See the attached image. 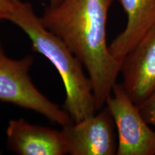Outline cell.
I'll return each mask as SVG.
<instances>
[{
  "mask_svg": "<svg viewBox=\"0 0 155 155\" xmlns=\"http://www.w3.org/2000/svg\"><path fill=\"white\" fill-rule=\"evenodd\" d=\"M105 106L111 114L117 132L116 155H155V131L121 83L114 85Z\"/></svg>",
  "mask_w": 155,
  "mask_h": 155,
  "instance_id": "277c9868",
  "label": "cell"
},
{
  "mask_svg": "<svg viewBox=\"0 0 155 155\" xmlns=\"http://www.w3.org/2000/svg\"><path fill=\"white\" fill-rule=\"evenodd\" d=\"M14 1H15V2H18V1H19V0H14Z\"/></svg>",
  "mask_w": 155,
  "mask_h": 155,
  "instance_id": "7c38bea8",
  "label": "cell"
},
{
  "mask_svg": "<svg viewBox=\"0 0 155 155\" xmlns=\"http://www.w3.org/2000/svg\"><path fill=\"white\" fill-rule=\"evenodd\" d=\"M127 17L126 27L109 45L112 55L124 58L155 26V0H118Z\"/></svg>",
  "mask_w": 155,
  "mask_h": 155,
  "instance_id": "ba28073f",
  "label": "cell"
},
{
  "mask_svg": "<svg viewBox=\"0 0 155 155\" xmlns=\"http://www.w3.org/2000/svg\"><path fill=\"white\" fill-rule=\"evenodd\" d=\"M6 134L7 147L17 154H68L63 130L32 124L20 118L9 121Z\"/></svg>",
  "mask_w": 155,
  "mask_h": 155,
  "instance_id": "52a82bcc",
  "label": "cell"
},
{
  "mask_svg": "<svg viewBox=\"0 0 155 155\" xmlns=\"http://www.w3.org/2000/svg\"><path fill=\"white\" fill-rule=\"evenodd\" d=\"M143 118L155 127V92L139 107Z\"/></svg>",
  "mask_w": 155,
  "mask_h": 155,
  "instance_id": "9c48e42d",
  "label": "cell"
},
{
  "mask_svg": "<svg viewBox=\"0 0 155 155\" xmlns=\"http://www.w3.org/2000/svg\"><path fill=\"white\" fill-rule=\"evenodd\" d=\"M120 73L121 84L138 107L155 92V26L125 56Z\"/></svg>",
  "mask_w": 155,
  "mask_h": 155,
  "instance_id": "8992f818",
  "label": "cell"
},
{
  "mask_svg": "<svg viewBox=\"0 0 155 155\" xmlns=\"http://www.w3.org/2000/svg\"><path fill=\"white\" fill-rule=\"evenodd\" d=\"M30 39L32 50L41 54L57 70L64 85L63 108L73 122L98 111L91 83L77 56L58 37L48 30L31 4L20 0L8 19Z\"/></svg>",
  "mask_w": 155,
  "mask_h": 155,
  "instance_id": "7a4b0ae2",
  "label": "cell"
},
{
  "mask_svg": "<svg viewBox=\"0 0 155 155\" xmlns=\"http://www.w3.org/2000/svg\"><path fill=\"white\" fill-rule=\"evenodd\" d=\"M114 0H62L40 16L45 27L58 37L83 63L91 83L96 108L105 106L123 61L114 58L106 40V25Z\"/></svg>",
  "mask_w": 155,
  "mask_h": 155,
  "instance_id": "6da1fadb",
  "label": "cell"
},
{
  "mask_svg": "<svg viewBox=\"0 0 155 155\" xmlns=\"http://www.w3.org/2000/svg\"><path fill=\"white\" fill-rule=\"evenodd\" d=\"M62 128L68 154H116L118 138L116 127L106 106L98 113Z\"/></svg>",
  "mask_w": 155,
  "mask_h": 155,
  "instance_id": "5b68a950",
  "label": "cell"
},
{
  "mask_svg": "<svg viewBox=\"0 0 155 155\" xmlns=\"http://www.w3.org/2000/svg\"><path fill=\"white\" fill-rule=\"evenodd\" d=\"M62 0H49V5L50 6H55L59 4Z\"/></svg>",
  "mask_w": 155,
  "mask_h": 155,
  "instance_id": "8fae6325",
  "label": "cell"
},
{
  "mask_svg": "<svg viewBox=\"0 0 155 155\" xmlns=\"http://www.w3.org/2000/svg\"><path fill=\"white\" fill-rule=\"evenodd\" d=\"M34 58H9L0 42V101L41 114L62 127L73 122L63 108L42 94L31 80L30 71Z\"/></svg>",
  "mask_w": 155,
  "mask_h": 155,
  "instance_id": "3957f363",
  "label": "cell"
},
{
  "mask_svg": "<svg viewBox=\"0 0 155 155\" xmlns=\"http://www.w3.org/2000/svg\"><path fill=\"white\" fill-rule=\"evenodd\" d=\"M17 2L14 0H0V22L8 21Z\"/></svg>",
  "mask_w": 155,
  "mask_h": 155,
  "instance_id": "30bf717a",
  "label": "cell"
}]
</instances>
